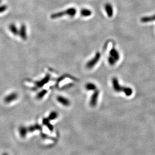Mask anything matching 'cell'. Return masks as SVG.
Masks as SVG:
<instances>
[{
    "mask_svg": "<svg viewBox=\"0 0 155 155\" xmlns=\"http://www.w3.org/2000/svg\"><path fill=\"white\" fill-rule=\"evenodd\" d=\"M113 89L117 92L123 91L126 96H130L132 93V90L130 88L121 86L119 84L118 80L116 78H113L112 80Z\"/></svg>",
    "mask_w": 155,
    "mask_h": 155,
    "instance_id": "cell-1",
    "label": "cell"
},
{
    "mask_svg": "<svg viewBox=\"0 0 155 155\" xmlns=\"http://www.w3.org/2000/svg\"><path fill=\"white\" fill-rule=\"evenodd\" d=\"M76 9L74 8H71L68 9L67 10L65 11V12H59L57 13L54 14L52 15V18L53 19H56L57 18L63 17L65 15H68V16H70V17H74L76 14Z\"/></svg>",
    "mask_w": 155,
    "mask_h": 155,
    "instance_id": "cell-2",
    "label": "cell"
},
{
    "mask_svg": "<svg viewBox=\"0 0 155 155\" xmlns=\"http://www.w3.org/2000/svg\"><path fill=\"white\" fill-rule=\"evenodd\" d=\"M100 57H101V55L99 52L96 53L95 57L93 58L91 60L89 61L87 63V68H88V69H91V68H93V67L95 66L97 62H98V61H99Z\"/></svg>",
    "mask_w": 155,
    "mask_h": 155,
    "instance_id": "cell-3",
    "label": "cell"
},
{
    "mask_svg": "<svg viewBox=\"0 0 155 155\" xmlns=\"http://www.w3.org/2000/svg\"><path fill=\"white\" fill-rule=\"evenodd\" d=\"M50 74H47L45 78H43L42 80L35 82V86L34 89H37V88H40L41 87H43L46 83H48L50 80Z\"/></svg>",
    "mask_w": 155,
    "mask_h": 155,
    "instance_id": "cell-4",
    "label": "cell"
},
{
    "mask_svg": "<svg viewBox=\"0 0 155 155\" xmlns=\"http://www.w3.org/2000/svg\"><path fill=\"white\" fill-rule=\"evenodd\" d=\"M99 95V91H95L93 94L92 95L91 100H90V104L92 107H94L96 106L98 98Z\"/></svg>",
    "mask_w": 155,
    "mask_h": 155,
    "instance_id": "cell-5",
    "label": "cell"
},
{
    "mask_svg": "<svg viewBox=\"0 0 155 155\" xmlns=\"http://www.w3.org/2000/svg\"><path fill=\"white\" fill-rule=\"evenodd\" d=\"M109 57L112 58L116 61H117L119 59L120 55H119L118 51H117L115 48L113 47L110 51Z\"/></svg>",
    "mask_w": 155,
    "mask_h": 155,
    "instance_id": "cell-6",
    "label": "cell"
},
{
    "mask_svg": "<svg viewBox=\"0 0 155 155\" xmlns=\"http://www.w3.org/2000/svg\"><path fill=\"white\" fill-rule=\"evenodd\" d=\"M105 10L109 17H112L113 15V8L111 4L107 3L104 6Z\"/></svg>",
    "mask_w": 155,
    "mask_h": 155,
    "instance_id": "cell-7",
    "label": "cell"
},
{
    "mask_svg": "<svg viewBox=\"0 0 155 155\" xmlns=\"http://www.w3.org/2000/svg\"><path fill=\"white\" fill-rule=\"evenodd\" d=\"M57 100L60 104H63L64 106H69L70 105L71 103L68 98L62 96H59L57 97Z\"/></svg>",
    "mask_w": 155,
    "mask_h": 155,
    "instance_id": "cell-8",
    "label": "cell"
},
{
    "mask_svg": "<svg viewBox=\"0 0 155 155\" xmlns=\"http://www.w3.org/2000/svg\"><path fill=\"white\" fill-rule=\"evenodd\" d=\"M141 21L142 23H148L151 22L155 21V14L151 16H147V17H142L141 19Z\"/></svg>",
    "mask_w": 155,
    "mask_h": 155,
    "instance_id": "cell-9",
    "label": "cell"
},
{
    "mask_svg": "<svg viewBox=\"0 0 155 155\" xmlns=\"http://www.w3.org/2000/svg\"><path fill=\"white\" fill-rule=\"evenodd\" d=\"M17 97V95L16 93H12L11 95H8V97H6L5 99V101L7 103L11 102L12 101L15 100Z\"/></svg>",
    "mask_w": 155,
    "mask_h": 155,
    "instance_id": "cell-10",
    "label": "cell"
},
{
    "mask_svg": "<svg viewBox=\"0 0 155 155\" xmlns=\"http://www.w3.org/2000/svg\"><path fill=\"white\" fill-rule=\"evenodd\" d=\"M81 14L83 17H89L92 14V12L90 10L87 9H83L81 11Z\"/></svg>",
    "mask_w": 155,
    "mask_h": 155,
    "instance_id": "cell-11",
    "label": "cell"
},
{
    "mask_svg": "<svg viewBox=\"0 0 155 155\" xmlns=\"http://www.w3.org/2000/svg\"><path fill=\"white\" fill-rule=\"evenodd\" d=\"M42 129L40 125L39 124H35L33 126H31L30 127H29V128L28 129V131L29 132H33L37 130H41Z\"/></svg>",
    "mask_w": 155,
    "mask_h": 155,
    "instance_id": "cell-12",
    "label": "cell"
},
{
    "mask_svg": "<svg viewBox=\"0 0 155 155\" xmlns=\"http://www.w3.org/2000/svg\"><path fill=\"white\" fill-rule=\"evenodd\" d=\"M28 132V129L26 127H21L20 128L19 133L21 137H22V138L25 137Z\"/></svg>",
    "mask_w": 155,
    "mask_h": 155,
    "instance_id": "cell-13",
    "label": "cell"
},
{
    "mask_svg": "<svg viewBox=\"0 0 155 155\" xmlns=\"http://www.w3.org/2000/svg\"><path fill=\"white\" fill-rule=\"evenodd\" d=\"M42 122H43V125L46 126V127L48 128V129H49L51 131H53V130H54V127H53V126L50 123V119H43Z\"/></svg>",
    "mask_w": 155,
    "mask_h": 155,
    "instance_id": "cell-14",
    "label": "cell"
},
{
    "mask_svg": "<svg viewBox=\"0 0 155 155\" xmlns=\"http://www.w3.org/2000/svg\"><path fill=\"white\" fill-rule=\"evenodd\" d=\"M85 88L88 91H96L97 87L96 85L93 83H88L85 85Z\"/></svg>",
    "mask_w": 155,
    "mask_h": 155,
    "instance_id": "cell-15",
    "label": "cell"
},
{
    "mask_svg": "<svg viewBox=\"0 0 155 155\" xmlns=\"http://www.w3.org/2000/svg\"><path fill=\"white\" fill-rule=\"evenodd\" d=\"M48 93V91L44 89V90H42V91H41L40 93H38V95H37V98H38L39 99H41L44 97V95H46V93Z\"/></svg>",
    "mask_w": 155,
    "mask_h": 155,
    "instance_id": "cell-16",
    "label": "cell"
},
{
    "mask_svg": "<svg viewBox=\"0 0 155 155\" xmlns=\"http://www.w3.org/2000/svg\"><path fill=\"white\" fill-rule=\"evenodd\" d=\"M58 116V114L55 111L54 112H52L50 114L49 117H48V119L50 120H54V119H56L57 118Z\"/></svg>",
    "mask_w": 155,
    "mask_h": 155,
    "instance_id": "cell-17",
    "label": "cell"
},
{
    "mask_svg": "<svg viewBox=\"0 0 155 155\" xmlns=\"http://www.w3.org/2000/svg\"><path fill=\"white\" fill-rule=\"evenodd\" d=\"M21 36L23 38V39L25 40L26 38V27L24 26L22 27L21 29Z\"/></svg>",
    "mask_w": 155,
    "mask_h": 155,
    "instance_id": "cell-18",
    "label": "cell"
},
{
    "mask_svg": "<svg viewBox=\"0 0 155 155\" xmlns=\"http://www.w3.org/2000/svg\"><path fill=\"white\" fill-rule=\"evenodd\" d=\"M10 29L11 30L12 32L14 34H16L17 33V29L16 28V27L14 25H12V26H11Z\"/></svg>",
    "mask_w": 155,
    "mask_h": 155,
    "instance_id": "cell-19",
    "label": "cell"
},
{
    "mask_svg": "<svg viewBox=\"0 0 155 155\" xmlns=\"http://www.w3.org/2000/svg\"><path fill=\"white\" fill-rule=\"evenodd\" d=\"M8 155V154H4V155Z\"/></svg>",
    "mask_w": 155,
    "mask_h": 155,
    "instance_id": "cell-20",
    "label": "cell"
}]
</instances>
